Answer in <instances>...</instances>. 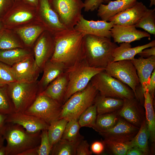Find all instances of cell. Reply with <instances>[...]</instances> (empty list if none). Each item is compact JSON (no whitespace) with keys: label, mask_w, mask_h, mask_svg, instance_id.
Masks as SVG:
<instances>
[{"label":"cell","mask_w":155,"mask_h":155,"mask_svg":"<svg viewBox=\"0 0 155 155\" xmlns=\"http://www.w3.org/2000/svg\"><path fill=\"white\" fill-rule=\"evenodd\" d=\"M104 2L106 3H108L111 0H103Z\"/></svg>","instance_id":"56"},{"label":"cell","mask_w":155,"mask_h":155,"mask_svg":"<svg viewBox=\"0 0 155 155\" xmlns=\"http://www.w3.org/2000/svg\"><path fill=\"white\" fill-rule=\"evenodd\" d=\"M38 82H14L7 85L8 94L15 112L24 113L34 102L39 94Z\"/></svg>","instance_id":"6"},{"label":"cell","mask_w":155,"mask_h":155,"mask_svg":"<svg viewBox=\"0 0 155 155\" xmlns=\"http://www.w3.org/2000/svg\"><path fill=\"white\" fill-rule=\"evenodd\" d=\"M150 7H151L153 5H155V0H150Z\"/></svg>","instance_id":"55"},{"label":"cell","mask_w":155,"mask_h":155,"mask_svg":"<svg viewBox=\"0 0 155 155\" xmlns=\"http://www.w3.org/2000/svg\"><path fill=\"white\" fill-rule=\"evenodd\" d=\"M136 28H141L149 33L155 34V9H148L137 23Z\"/></svg>","instance_id":"34"},{"label":"cell","mask_w":155,"mask_h":155,"mask_svg":"<svg viewBox=\"0 0 155 155\" xmlns=\"http://www.w3.org/2000/svg\"><path fill=\"white\" fill-rule=\"evenodd\" d=\"M15 0L16 1H21V0Z\"/></svg>","instance_id":"57"},{"label":"cell","mask_w":155,"mask_h":155,"mask_svg":"<svg viewBox=\"0 0 155 155\" xmlns=\"http://www.w3.org/2000/svg\"><path fill=\"white\" fill-rule=\"evenodd\" d=\"M38 6L43 26L54 35L66 29L56 12L51 6L49 0H39Z\"/></svg>","instance_id":"18"},{"label":"cell","mask_w":155,"mask_h":155,"mask_svg":"<svg viewBox=\"0 0 155 155\" xmlns=\"http://www.w3.org/2000/svg\"><path fill=\"white\" fill-rule=\"evenodd\" d=\"M0 155H6L5 146L4 145L0 148Z\"/></svg>","instance_id":"52"},{"label":"cell","mask_w":155,"mask_h":155,"mask_svg":"<svg viewBox=\"0 0 155 155\" xmlns=\"http://www.w3.org/2000/svg\"><path fill=\"white\" fill-rule=\"evenodd\" d=\"M97 114L96 106L94 104L87 108L78 119L81 127H87L93 129L95 126Z\"/></svg>","instance_id":"35"},{"label":"cell","mask_w":155,"mask_h":155,"mask_svg":"<svg viewBox=\"0 0 155 155\" xmlns=\"http://www.w3.org/2000/svg\"><path fill=\"white\" fill-rule=\"evenodd\" d=\"M104 70L105 68L90 66L85 59L67 69L69 82L63 103L73 94L85 88L94 75Z\"/></svg>","instance_id":"5"},{"label":"cell","mask_w":155,"mask_h":155,"mask_svg":"<svg viewBox=\"0 0 155 155\" xmlns=\"http://www.w3.org/2000/svg\"><path fill=\"white\" fill-rule=\"evenodd\" d=\"M24 48V45L4 29L0 32V50Z\"/></svg>","instance_id":"37"},{"label":"cell","mask_w":155,"mask_h":155,"mask_svg":"<svg viewBox=\"0 0 155 155\" xmlns=\"http://www.w3.org/2000/svg\"><path fill=\"white\" fill-rule=\"evenodd\" d=\"M98 92L90 82L85 88L73 94L63 104L59 119H78L84 111L94 104Z\"/></svg>","instance_id":"4"},{"label":"cell","mask_w":155,"mask_h":155,"mask_svg":"<svg viewBox=\"0 0 155 155\" xmlns=\"http://www.w3.org/2000/svg\"><path fill=\"white\" fill-rule=\"evenodd\" d=\"M131 61L136 68L141 88L144 93L152 73L155 69V56L147 58L140 57Z\"/></svg>","instance_id":"20"},{"label":"cell","mask_w":155,"mask_h":155,"mask_svg":"<svg viewBox=\"0 0 155 155\" xmlns=\"http://www.w3.org/2000/svg\"><path fill=\"white\" fill-rule=\"evenodd\" d=\"M5 139L2 135L0 133V148L4 146Z\"/></svg>","instance_id":"53"},{"label":"cell","mask_w":155,"mask_h":155,"mask_svg":"<svg viewBox=\"0 0 155 155\" xmlns=\"http://www.w3.org/2000/svg\"><path fill=\"white\" fill-rule=\"evenodd\" d=\"M137 55L140 57L145 58L155 56V46H152L150 49H145L138 53Z\"/></svg>","instance_id":"47"},{"label":"cell","mask_w":155,"mask_h":155,"mask_svg":"<svg viewBox=\"0 0 155 155\" xmlns=\"http://www.w3.org/2000/svg\"><path fill=\"white\" fill-rule=\"evenodd\" d=\"M11 68L16 82H35L42 71L36 64L34 56L11 66Z\"/></svg>","instance_id":"13"},{"label":"cell","mask_w":155,"mask_h":155,"mask_svg":"<svg viewBox=\"0 0 155 155\" xmlns=\"http://www.w3.org/2000/svg\"><path fill=\"white\" fill-rule=\"evenodd\" d=\"M62 105L50 97L40 94L24 113L36 117L50 125L59 119Z\"/></svg>","instance_id":"9"},{"label":"cell","mask_w":155,"mask_h":155,"mask_svg":"<svg viewBox=\"0 0 155 155\" xmlns=\"http://www.w3.org/2000/svg\"><path fill=\"white\" fill-rule=\"evenodd\" d=\"M136 0H119L109 1L108 4L101 3L99 6L97 15L102 20L108 22L117 14L133 5Z\"/></svg>","instance_id":"22"},{"label":"cell","mask_w":155,"mask_h":155,"mask_svg":"<svg viewBox=\"0 0 155 155\" xmlns=\"http://www.w3.org/2000/svg\"><path fill=\"white\" fill-rule=\"evenodd\" d=\"M68 121L66 119H60L49 125L48 133L49 140L52 147L61 139Z\"/></svg>","instance_id":"31"},{"label":"cell","mask_w":155,"mask_h":155,"mask_svg":"<svg viewBox=\"0 0 155 155\" xmlns=\"http://www.w3.org/2000/svg\"><path fill=\"white\" fill-rule=\"evenodd\" d=\"M85 59L89 65L105 68L113 62V51L118 46L111 38L92 35L84 36Z\"/></svg>","instance_id":"2"},{"label":"cell","mask_w":155,"mask_h":155,"mask_svg":"<svg viewBox=\"0 0 155 155\" xmlns=\"http://www.w3.org/2000/svg\"><path fill=\"white\" fill-rule=\"evenodd\" d=\"M144 107L145 110V117L149 135L152 142L155 141V114L153 108L154 98L148 91L144 93Z\"/></svg>","instance_id":"27"},{"label":"cell","mask_w":155,"mask_h":155,"mask_svg":"<svg viewBox=\"0 0 155 155\" xmlns=\"http://www.w3.org/2000/svg\"><path fill=\"white\" fill-rule=\"evenodd\" d=\"M45 30L42 26H31L20 28L17 31L24 44L31 46L38 36Z\"/></svg>","instance_id":"30"},{"label":"cell","mask_w":155,"mask_h":155,"mask_svg":"<svg viewBox=\"0 0 155 155\" xmlns=\"http://www.w3.org/2000/svg\"><path fill=\"white\" fill-rule=\"evenodd\" d=\"M117 111L98 115L95 126L93 129L100 133L113 127L118 120Z\"/></svg>","instance_id":"29"},{"label":"cell","mask_w":155,"mask_h":155,"mask_svg":"<svg viewBox=\"0 0 155 155\" xmlns=\"http://www.w3.org/2000/svg\"><path fill=\"white\" fill-rule=\"evenodd\" d=\"M114 25L111 22L103 20H88L82 15L74 28L84 36L92 35L111 38V29Z\"/></svg>","instance_id":"15"},{"label":"cell","mask_w":155,"mask_h":155,"mask_svg":"<svg viewBox=\"0 0 155 155\" xmlns=\"http://www.w3.org/2000/svg\"><path fill=\"white\" fill-rule=\"evenodd\" d=\"M90 82L102 95L122 99L135 97L133 92L128 86L105 71L95 75Z\"/></svg>","instance_id":"7"},{"label":"cell","mask_w":155,"mask_h":155,"mask_svg":"<svg viewBox=\"0 0 155 155\" xmlns=\"http://www.w3.org/2000/svg\"><path fill=\"white\" fill-rule=\"evenodd\" d=\"M149 139V135L145 119L135 136L132 140L127 142L131 147H136L141 150L144 155H148L150 154L148 145Z\"/></svg>","instance_id":"28"},{"label":"cell","mask_w":155,"mask_h":155,"mask_svg":"<svg viewBox=\"0 0 155 155\" xmlns=\"http://www.w3.org/2000/svg\"><path fill=\"white\" fill-rule=\"evenodd\" d=\"M41 131L31 133L17 124L5 123L1 134L7 142L6 155H19L40 145Z\"/></svg>","instance_id":"3"},{"label":"cell","mask_w":155,"mask_h":155,"mask_svg":"<svg viewBox=\"0 0 155 155\" xmlns=\"http://www.w3.org/2000/svg\"><path fill=\"white\" fill-rule=\"evenodd\" d=\"M123 104L122 99L105 96L99 92L94 102L96 106L98 115L117 111L121 107Z\"/></svg>","instance_id":"25"},{"label":"cell","mask_w":155,"mask_h":155,"mask_svg":"<svg viewBox=\"0 0 155 155\" xmlns=\"http://www.w3.org/2000/svg\"><path fill=\"white\" fill-rule=\"evenodd\" d=\"M50 5L66 29H73L82 15V0H49Z\"/></svg>","instance_id":"8"},{"label":"cell","mask_w":155,"mask_h":155,"mask_svg":"<svg viewBox=\"0 0 155 155\" xmlns=\"http://www.w3.org/2000/svg\"><path fill=\"white\" fill-rule=\"evenodd\" d=\"M155 89V69L152 73L149 83L146 88V91H148L151 96L154 98Z\"/></svg>","instance_id":"45"},{"label":"cell","mask_w":155,"mask_h":155,"mask_svg":"<svg viewBox=\"0 0 155 155\" xmlns=\"http://www.w3.org/2000/svg\"><path fill=\"white\" fill-rule=\"evenodd\" d=\"M80 127L78 119H73L68 121L61 138L73 142H80L84 139V137L79 133Z\"/></svg>","instance_id":"32"},{"label":"cell","mask_w":155,"mask_h":155,"mask_svg":"<svg viewBox=\"0 0 155 155\" xmlns=\"http://www.w3.org/2000/svg\"><path fill=\"white\" fill-rule=\"evenodd\" d=\"M40 137V143L38 150V155H50L52 147L49 140L48 129L41 131Z\"/></svg>","instance_id":"41"},{"label":"cell","mask_w":155,"mask_h":155,"mask_svg":"<svg viewBox=\"0 0 155 155\" xmlns=\"http://www.w3.org/2000/svg\"><path fill=\"white\" fill-rule=\"evenodd\" d=\"M80 142H73L61 138L53 146L50 155H76V148Z\"/></svg>","instance_id":"33"},{"label":"cell","mask_w":155,"mask_h":155,"mask_svg":"<svg viewBox=\"0 0 155 155\" xmlns=\"http://www.w3.org/2000/svg\"><path fill=\"white\" fill-rule=\"evenodd\" d=\"M111 36L114 42L118 43L129 42L140 40L144 37L150 38L148 32L136 29L135 25L122 26L114 25L111 29Z\"/></svg>","instance_id":"19"},{"label":"cell","mask_w":155,"mask_h":155,"mask_svg":"<svg viewBox=\"0 0 155 155\" xmlns=\"http://www.w3.org/2000/svg\"><path fill=\"white\" fill-rule=\"evenodd\" d=\"M155 46V40L146 44L132 47L130 43L124 42L120 44L112 52L113 62L121 60H132L135 56L143 49Z\"/></svg>","instance_id":"24"},{"label":"cell","mask_w":155,"mask_h":155,"mask_svg":"<svg viewBox=\"0 0 155 155\" xmlns=\"http://www.w3.org/2000/svg\"><path fill=\"white\" fill-rule=\"evenodd\" d=\"M103 2H104L103 0H85L84 2V11H93L98 8Z\"/></svg>","instance_id":"43"},{"label":"cell","mask_w":155,"mask_h":155,"mask_svg":"<svg viewBox=\"0 0 155 155\" xmlns=\"http://www.w3.org/2000/svg\"><path fill=\"white\" fill-rule=\"evenodd\" d=\"M25 4L31 6L37 7L38 6L39 0H23Z\"/></svg>","instance_id":"51"},{"label":"cell","mask_w":155,"mask_h":155,"mask_svg":"<svg viewBox=\"0 0 155 155\" xmlns=\"http://www.w3.org/2000/svg\"><path fill=\"white\" fill-rule=\"evenodd\" d=\"M66 70L65 68L62 64L52 62L50 60L48 61L42 69V76L38 82L39 94L43 91L51 82Z\"/></svg>","instance_id":"23"},{"label":"cell","mask_w":155,"mask_h":155,"mask_svg":"<svg viewBox=\"0 0 155 155\" xmlns=\"http://www.w3.org/2000/svg\"><path fill=\"white\" fill-rule=\"evenodd\" d=\"M30 12L24 9L19 10L7 18H4L2 21L4 26L11 23H21L28 21L33 18Z\"/></svg>","instance_id":"39"},{"label":"cell","mask_w":155,"mask_h":155,"mask_svg":"<svg viewBox=\"0 0 155 155\" xmlns=\"http://www.w3.org/2000/svg\"><path fill=\"white\" fill-rule=\"evenodd\" d=\"M127 155H144L143 152L138 148L132 147L130 148L127 150Z\"/></svg>","instance_id":"48"},{"label":"cell","mask_w":155,"mask_h":155,"mask_svg":"<svg viewBox=\"0 0 155 155\" xmlns=\"http://www.w3.org/2000/svg\"><path fill=\"white\" fill-rule=\"evenodd\" d=\"M16 82L11 66L0 61V86Z\"/></svg>","instance_id":"40"},{"label":"cell","mask_w":155,"mask_h":155,"mask_svg":"<svg viewBox=\"0 0 155 155\" xmlns=\"http://www.w3.org/2000/svg\"><path fill=\"white\" fill-rule=\"evenodd\" d=\"M148 9L142 2L136 1L131 7L110 18L108 22L114 25L122 26L135 25Z\"/></svg>","instance_id":"17"},{"label":"cell","mask_w":155,"mask_h":155,"mask_svg":"<svg viewBox=\"0 0 155 155\" xmlns=\"http://www.w3.org/2000/svg\"><path fill=\"white\" fill-rule=\"evenodd\" d=\"M123 99V105L117 111L118 116L140 128L146 119L144 106L135 97Z\"/></svg>","instance_id":"12"},{"label":"cell","mask_w":155,"mask_h":155,"mask_svg":"<svg viewBox=\"0 0 155 155\" xmlns=\"http://www.w3.org/2000/svg\"><path fill=\"white\" fill-rule=\"evenodd\" d=\"M139 129L119 116L117 121L114 127L99 133L104 139L126 143L132 140Z\"/></svg>","instance_id":"11"},{"label":"cell","mask_w":155,"mask_h":155,"mask_svg":"<svg viewBox=\"0 0 155 155\" xmlns=\"http://www.w3.org/2000/svg\"><path fill=\"white\" fill-rule=\"evenodd\" d=\"M5 123L18 124L31 133L48 129L49 126V125L36 117L22 112H14L7 115Z\"/></svg>","instance_id":"16"},{"label":"cell","mask_w":155,"mask_h":155,"mask_svg":"<svg viewBox=\"0 0 155 155\" xmlns=\"http://www.w3.org/2000/svg\"><path fill=\"white\" fill-rule=\"evenodd\" d=\"M104 71L111 76L128 86L135 95L136 88L140 83L136 68L131 60L112 62L108 65Z\"/></svg>","instance_id":"10"},{"label":"cell","mask_w":155,"mask_h":155,"mask_svg":"<svg viewBox=\"0 0 155 155\" xmlns=\"http://www.w3.org/2000/svg\"><path fill=\"white\" fill-rule=\"evenodd\" d=\"M69 82V76L65 71L51 82L40 94L45 95L62 105Z\"/></svg>","instance_id":"21"},{"label":"cell","mask_w":155,"mask_h":155,"mask_svg":"<svg viewBox=\"0 0 155 155\" xmlns=\"http://www.w3.org/2000/svg\"><path fill=\"white\" fill-rule=\"evenodd\" d=\"M4 28V24L1 18H0V32H1Z\"/></svg>","instance_id":"54"},{"label":"cell","mask_w":155,"mask_h":155,"mask_svg":"<svg viewBox=\"0 0 155 155\" xmlns=\"http://www.w3.org/2000/svg\"><path fill=\"white\" fill-rule=\"evenodd\" d=\"M55 48L54 38L45 30L37 41L34 49L36 63L42 71L45 63L52 56Z\"/></svg>","instance_id":"14"},{"label":"cell","mask_w":155,"mask_h":155,"mask_svg":"<svg viewBox=\"0 0 155 155\" xmlns=\"http://www.w3.org/2000/svg\"><path fill=\"white\" fill-rule=\"evenodd\" d=\"M15 112L8 94L7 85L0 86V113L7 115Z\"/></svg>","instance_id":"38"},{"label":"cell","mask_w":155,"mask_h":155,"mask_svg":"<svg viewBox=\"0 0 155 155\" xmlns=\"http://www.w3.org/2000/svg\"><path fill=\"white\" fill-rule=\"evenodd\" d=\"M89 144L86 140H82L76 148V155H91L92 152L89 150Z\"/></svg>","instance_id":"42"},{"label":"cell","mask_w":155,"mask_h":155,"mask_svg":"<svg viewBox=\"0 0 155 155\" xmlns=\"http://www.w3.org/2000/svg\"><path fill=\"white\" fill-rule=\"evenodd\" d=\"M39 146L27 150L20 153L19 155H38V150Z\"/></svg>","instance_id":"49"},{"label":"cell","mask_w":155,"mask_h":155,"mask_svg":"<svg viewBox=\"0 0 155 155\" xmlns=\"http://www.w3.org/2000/svg\"><path fill=\"white\" fill-rule=\"evenodd\" d=\"M13 4V0H0V18L4 17L6 12Z\"/></svg>","instance_id":"44"},{"label":"cell","mask_w":155,"mask_h":155,"mask_svg":"<svg viewBox=\"0 0 155 155\" xmlns=\"http://www.w3.org/2000/svg\"><path fill=\"white\" fill-rule=\"evenodd\" d=\"M107 152L110 154L125 155L131 146L128 143H122L104 139L102 141Z\"/></svg>","instance_id":"36"},{"label":"cell","mask_w":155,"mask_h":155,"mask_svg":"<svg viewBox=\"0 0 155 155\" xmlns=\"http://www.w3.org/2000/svg\"><path fill=\"white\" fill-rule=\"evenodd\" d=\"M104 146L102 142L96 141L93 143L91 146L92 152L94 153L99 154L103 151Z\"/></svg>","instance_id":"46"},{"label":"cell","mask_w":155,"mask_h":155,"mask_svg":"<svg viewBox=\"0 0 155 155\" xmlns=\"http://www.w3.org/2000/svg\"><path fill=\"white\" fill-rule=\"evenodd\" d=\"M33 55L30 50L24 48L1 49L0 50V61L11 66Z\"/></svg>","instance_id":"26"},{"label":"cell","mask_w":155,"mask_h":155,"mask_svg":"<svg viewBox=\"0 0 155 155\" xmlns=\"http://www.w3.org/2000/svg\"><path fill=\"white\" fill-rule=\"evenodd\" d=\"M54 36L55 50L50 61L62 64L66 70L84 59V36L81 32L66 29Z\"/></svg>","instance_id":"1"},{"label":"cell","mask_w":155,"mask_h":155,"mask_svg":"<svg viewBox=\"0 0 155 155\" xmlns=\"http://www.w3.org/2000/svg\"><path fill=\"white\" fill-rule=\"evenodd\" d=\"M118 0H117V1H118Z\"/></svg>","instance_id":"58"},{"label":"cell","mask_w":155,"mask_h":155,"mask_svg":"<svg viewBox=\"0 0 155 155\" xmlns=\"http://www.w3.org/2000/svg\"><path fill=\"white\" fill-rule=\"evenodd\" d=\"M7 116V115L0 113V133L1 134L2 130L5 123Z\"/></svg>","instance_id":"50"}]
</instances>
